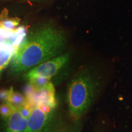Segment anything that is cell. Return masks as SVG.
Listing matches in <instances>:
<instances>
[{"mask_svg":"<svg viewBox=\"0 0 132 132\" xmlns=\"http://www.w3.org/2000/svg\"><path fill=\"white\" fill-rule=\"evenodd\" d=\"M67 39L63 31L44 24L29 33L14 54L10 72L20 75L43 62L64 53Z\"/></svg>","mask_w":132,"mask_h":132,"instance_id":"1","label":"cell"},{"mask_svg":"<svg viewBox=\"0 0 132 132\" xmlns=\"http://www.w3.org/2000/svg\"><path fill=\"white\" fill-rule=\"evenodd\" d=\"M101 86V78L94 67L85 65L78 69L67 88V101L71 119L81 120L95 102Z\"/></svg>","mask_w":132,"mask_h":132,"instance_id":"2","label":"cell"},{"mask_svg":"<svg viewBox=\"0 0 132 132\" xmlns=\"http://www.w3.org/2000/svg\"><path fill=\"white\" fill-rule=\"evenodd\" d=\"M64 123L56 108L45 112L36 106L28 120L24 132H54Z\"/></svg>","mask_w":132,"mask_h":132,"instance_id":"3","label":"cell"},{"mask_svg":"<svg viewBox=\"0 0 132 132\" xmlns=\"http://www.w3.org/2000/svg\"><path fill=\"white\" fill-rule=\"evenodd\" d=\"M69 59L70 53H64L30 69L24 73V78L28 81L38 77L52 79L67 65Z\"/></svg>","mask_w":132,"mask_h":132,"instance_id":"4","label":"cell"},{"mask_svg":"<svg viewBox=\"0 0 132 132\" xmlns=\"http://www.w3.org/2000/svg\"><path fill=\"white\" fill-rule=\"evenodd\" d=\"M26 98L27 102L34 106L43 105L50 107L51 108H56L55 89L52 82L47 86L42 88L36 87L35 91Z\"/></svg>","mask_w":132,"mask_h":132,"instance_id":"5","label":"cell"},{"mask_svg":"<svg viewBox=\"0 0 132 132\" xmlns=\"http://www.w3.org/2000/svg\"><path fill=\"white\" fill-rule=\"evenodd\" d=\"M28 120L21 114L19 109L16 108L9 117L4 119V132H24Z\"/></svg>","mask_w":132,"mask_h":132,"instance_id":"6","label":"cell"},{"mask_svg":"<svg viewBox=\"0 0 132 132\" xmlns=\"http://www.w3.org/2000/svg\"><path fill=\"white\" fill-rule=\"evenodd\" d=\"M16 50L12 45L0 42V76L3 70L10 65Z\"/></svg>","mask_w":132,"mask_h":132,"instance_id":"7","label":"cell"},{"mask_svg":"<svg viewBox=\"0 0 132 132\" xmlns=\"http://www.w3.org/2000/svg\"><path fill=\"white\" fill-rule=\"evenodd\" d=\"M6 102L11 104L15 108H19L27 103V100L24 95L15 91L12 87H11L9 89V95Z\"/></svg>","mask_w":132,"mask_h":132,"instance_id":"8","label":"cell"},{"mask_svg":"<svg viewBox=\"0 0 132 132\" xmlns=\"http://www.w3.org/2000/svg\"><path fill=\"white\" fill-rule=\"evenodd\" d=\"M81 120H72L70 122H65L54 132H81Z\"/></svg>","mask_w":132,"mask_h":132,"instance_id":"9","label":"cell"},{"mask_svg":"<svg viewBox=\"0 0 132 132\" xmlns=\"http://www.w3.org/2000/svg\"><path fill=\"white\" fill-rule=\"evenodd\" d=\"M19 20L16 19H4L0 20V26L9 31L15 30V28L19 25Z\"/></svg>","mask_w":132,"mask_h":132,"instance_id":"10","label":"cell"},{"mask_svg":"<svg viewBox=\"0 0 132 132\" xmlns=\"http://www.w3.org/2000/svg\"><path fill=\"white\" fill-rule=\"evenodd\" d=\"M15 108L8 102H3L0 105V116L3 119H6L11 115Z\"/></svg>","mask_w":132,"mask_h":132,"instance_id":"11","label":"cell"},{"mask_svg":"<svg viewBox=\"0 0 132 132\" xmlns=\"http://www.w3.org/2000/svg\"><path fill=\"white\" fill-rule=\"evenodd\" d=\"M29 82L33 84L37 88H42L47 86L51 82V79L47 78H42V77H38V78H34L33 80L29 81Z\"/></svg>","mask_w":132,"mask_h":132,"instance_id":"12","label":"cell"},{"mask_svg":"<svg viewBox=\"0 0 132 132\" xmlns=\"http://www.w3.org/2000/svg\"><path fill=\"white\" fill-rule=\"evenodd\" d=\"M34 107L32 105H31V103H29V102H27L25 105H24L23 106H22L20 108H19V110L20 111L21 114L24 117V118L28 119L29 117L32 113V112L34 110Z\"/></svg>","mask_w":132,"mask_h":132,"instance_id":"13","label":"cell"},{"mask_svg":"<svg viewBox=\"0 0 132 132\" xmlns=\"http://www.w3.org/2000/svg\"><path fill=\"white\" fill-rule=\"evenodd\" d=\"M9 89H1L0 90V101L6 102L9 95Z\"/></svg>","mask_w":132,"mask_h":132,"instance_id":"14","label":"cell"},{"mask_svg":"<svg viewBox=\"0 0 132 132\" xmlns=\"http://www.w3.org/2000/svg\"><path fill=\"white\" fill-rule=\"evenodd\" d=\"M12 1H14V0H12ZM21 1H23V0H21Z\"/></svg>","mask_w":132,"mask_h":132,"instance_id":"15","label":"cell"}]
</instances>
